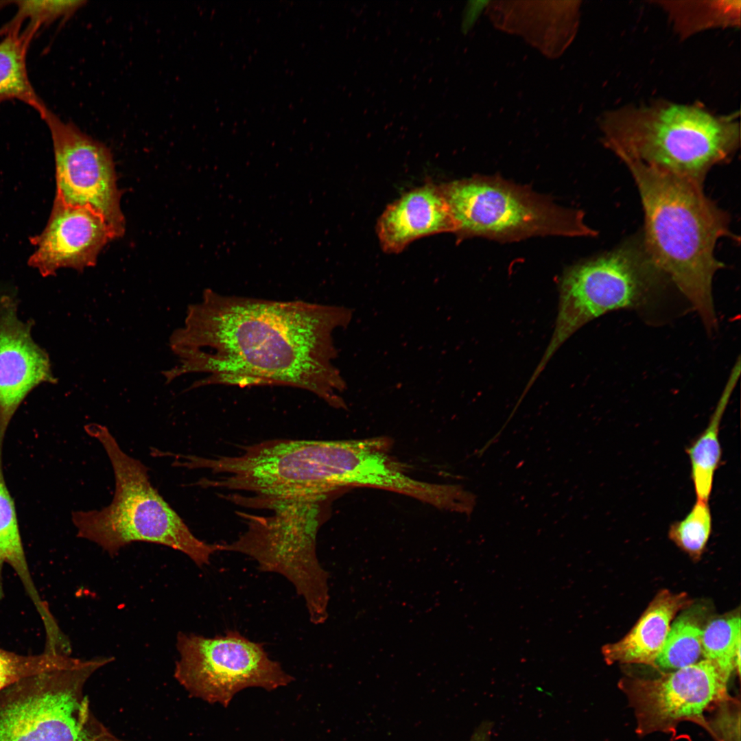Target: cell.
<instances>
[{
	"label": "cell",
	"mask_w": 741,
	"mask_h": 741,
	"mask_svg": "<svg viewBox=\"0 0 741 741\" xmlns=\"http://www.w3.org/2000/svg\"><path fill=\"white\" fill-rule=\"evenodd\" d=\"M349 309L304 301L226 296L204 290L169 338L180 364L161 372L165 384L206 373L187 390L211 384L278 385L309 391L338 408L344 382L333 364V333Z\"/></svg>",
	"instance_id": "cell-1"
},
{
	"label": "cell",
	"mask_w": 741,
	"mask_h": 741,
	"mask_svg": "<svg viewBox=\"0 0 741 741\" xmlns=\"http://www.w3.org/2000/svg\"><path fill=\"white\" fill-rule=\"evenodd\" d=\"M644 211L642 244L654 266L691 303L708 333L717 329L712 294L715 274L725 267L715 256L717 242L738 237L730 217L703 186L637 161L624 159Z\"/></svg>",
	"instance_id": "cell-2"
},
{
	"label": "cell",
	"mask_w": 741,
	"mask_h": 741,
	"mask_svg": "<svg viewBox=\"0 0 741 741\" xmlns=\"http://www.w3.org/2000/svg\"><path fill=\"white\" fill-rule=\"evenodd\" d=\"M738 115L703 105L658 100L628 105L604 115V143L631 159L703 185L708 172L729 161L740 143Z\"/></svg>",
	"instance_id": "cell-3"
},
{
	"label": "cell",
	"mask_w": 741,
	"mask_h": 741,
	"mask_svg": "<svg viewBox=\"0 0 741 741\" xmlns=\"http://www.w3.org/2000/svg\"><path fill=\"white\" fill-rule=\"evenodd\" d=\"M84 429L104 447L113 469L115 490L108 506L73 512L77 536L96 543L110 556L133 542L143 541L181 552L200 567L208 565L220 544L207 543L191 532L152 486L148 468L125 453L106 427L92 423Z\"/></svg>",
	"instance_id": "cell-4"
},
{
	"label": "cell",
	"mask_w": 741,
	"mask_h": 741,
	"mask_svg": "<svg viewBox=\"0 0 741 741\" xmlns=\"http://www.w3.org/2000/svg\"><path fill=\"white\" fill-rule=\"evenodd\" d=\"M326 497L239 499L267 508L270 513H241L245 531L234 541L220 544V552L245 554L263 572L279 574L290 581L305 601L310 621L328 618V573L316 554V537L322 524Z\"/></svg>",
	"instance_id": "cell-5"
},
{
	"label": "cell",
	"mask_w": 741,
	"mask_h": 741,
	"mask_svg": "<svg viewBox=\"0 0 741 741\" xmlns=\"http://www.w3.org/2000/svg\"><path fill=\"white\" fill-rule=\"evenodd\" d=\"M110 657L66 665L0 692V741H121L93 715L85 683Z\"/></svg>",
	"instance_id": "cell-6"
},
{
	"label": "cell",
	"mask_w": 741,
	"mask_h": 741,
	"mask_svg": "<svg viewBox=\"0 0 741 741\" xmlns=\"http://www.w3.org/2000/svg\"><path fill=\"white\" fill-rule=\"evenodd\" d=\"M668 279L642 242H628L567 270L560 281L559 306L550 342L532 378L556 350L589 321L613 310L652 307Z\"/></svg>",
	"instance_id": "cell-7"
},
{
	"label": "cell",
	"mask_w": 741,
	"mask_h": 741,
	"mask_svg": "<svg viewBox=\"0 0 741 741\" xmlns=\"http://www.w3.org/2000/svg\"><path fill=\"white\" fill-rule=\"evenodd\" d=\"M462 236L517 240L537 235L594 236L580 211L495 177H474L441 187Z\"/></svg>",
	"instance_id": "cell-8"
},
{
	"label": "cell",
	"mask_w": 741,
	"mask_h": 741,
	"mask_svg": "<svg viewBox=\"0 0 741 741\" xmlns=\"http://www.w3.org/2000/svg\"><path fill=\"white\" fill-rule=\"evenodd\" d=\"M174 677L193 697L227 707L241 691L257 687L271 692L294 677L272 659L263 644L237 631L213 637L180 632Z\"/></svg>",
	"instance_id": "cell-9"
},
{
	"label": "cell",
	"mask_w": 741,
	"mask_h": 741,
	"mask_svg": "<svg viewBox=\"0 0 741 741\" xmlns=\"http://www.w3.org/2000/svg\"><path fill=\"white\" fill-rule=\"evenodd\" d=\"M729 677L714 662H698L657 677H625L619 683L633 709L637 733L675 731L683 721L703 727L706 714L729 696Z\"/></svg>",
	"instance_id": "cell-10"
},
{
	"label": "cell",
	"mask_w": 741,
	"mask_h": 741,
	"mask_svg": "<svg viewBox=\"0 0 741 741\" xmlns=\"http://www.w3.org/2000/svg\"><path fill=\"white\" fill-rule=\"evenodd\" d=\"M38 114L52 140L56 197L69 204L91 206L104 217L116 238L123 236L126 221L109 148L47 106Z\"/></svg>",
	"instance_id": "cell-11"
},
{
	"label": "cell",
	"mask_w": 741,
	"mask_h": 741,
	"mask_svg": "<svg viewBox=\"0 0 741 741\" xmlns=\"http://www.w3.org/2000/svg\"><path fill=\"white\" fill-rule=\"evenodd\" d=\"M115 235L104 217L89 205H71L55 196L43 232L32 238L36 246L28 263L43 277L62 268L78 271L94 266L104 246Z\"/></svg>",
	"instance_id": "cell-12"
},
{
	"label": "cell",
	"mask_w": 741,
	"mask_h": 741,
	"mask_svg": "<svg viewBox=\"0 0 741 741\" xmlns=\"http://www.w3.org/2000/svg\"><path fill=\"white\" fill-rule=\"evenodd\" d=\"M31 325L17 316L16 303L0 301V470L8 426L27 395L41 383L54 384L47 353L32 340Z\"/></svg>",
	"instance_id": "cell-13"
},
{
	"label": "cell",
	"mask_w": 741,
	"mask_h": 741,
	"mask_svg": "<svg viewBox=\"0 0 741 741\" xmlns=\"http://www.w3.org/2000/svg\"><path fill=\"white\" fill-rule=\"evenodd\" d=\"M456 230L441 187L432 184L413 189L390 204L377 228L380 243L389 252L401 251L419 237Z\"/></svg>",
	"instance_id": "cell-14"
},
{
	"label": "cell",
	"mask_w": 741,
	"mask_h": 741,
	"mask_svg": "<svg viewBox=\"0 0 741 741\" xmlns=\"http://www.w3.org/2000/svg\"><path fill=\"white\" fill-rule=\"evenodd\" d=\"M691 604L692 600L685 592L660 590L625 636L602 646L604 661L609 665L637 663L655 668L671 622Z\"/></svg>",
	"instance_id": "cell-15"
},
{
	"label": "cell",
	"mask_w": 741,
	"mask_h": 741,
	"mask_svg": "<svg viewBox=\"0 0 741 741\" xmlns=\"http://www.w3.org/2000/svg\"><path fill=\"white\" fill-rule=\"evenodd\" d=\"M740 357L734 364L705 430L686 448L696 499L709 502L714 474L722 456L719 430L722 416L740 378Z\"/></svg>",
	"instance_id": "cell-16"
},
{
	"label": "cell",
	"mask_w": 741,
	"mask_h": 741,
	"mask_svg": "<svg viewBox=\"0 0 741 741\" xmlns=\"http://www.w3.org/2000/svg\"><path fill=\"white\" fill-rule=\"evenodd\" d=\"M10 566L16 574L33 603L43 624H50L54 617L48 604L42 598L30 573L25 556L14 500L0 470V598L3 595V569Z\"/></svg>",
	"instance_id": "cell-17"
},
{
	"label": "cell",
	"mask_w": 741,
	"mask_h": 741,
	"mask_svg": "<svg viewBox=\"0 0 741 741\" xmlns=\"http://www.w3.org/2000/svg\"><path fill=\"white\" fill-rule=\"evenodd\" d=\"M0 40V106L18 100L38 113L46 104L28 75L27 55L32 39L21 32L8 33Z\"/></svg>",
	"instance_id": "cell-18"
},
{
	"label": "cell",
	"mask_w": 741,
	"mask_h": 741,
	"mask_svg": "<svg viewBox=\"0 0 741 741\" xmlns=\"http://www.w3.org/2000/svg\"><path fill=\"white\" fill-rule=\"evenodd\" d=\"M668 13L681 38L709 28L739 26L740 1H662L657 2Z\"/></svg>",
	"instance_id": "cell-19"
},
{
	"label": "cell",
	"mask_w": 741,
	"mask_h": 741,
	"mask_svg": "<svg viewBox=\"0 0 741 741\" xmlns=\"http://www.w3.org/2000/svg\"><path fill=\"white\" fill-rule=\"evenodd\" d=\"M703 628L697 612L687 610L680 614L670 626L655 668L672 671L698 662Z\"/></svg>",
	"instance_id": "cell-20"
},
{
	"label": "cell",
	"mask_w": 741,
	"mask_h": 741,
	"mask_svg": "<svg viewBox=\"0 0 741 741\" xmlns=\"http://www.w3.org/2000/svg\"><path fill=\"white\" fill-rule=\"evenodd\" d=\"M740 613L714 619L704 626L702 635V657L714 662L729 677L740 672Z\"/></svg>",
	"instance_id": "cell-21"
},
{
	"label": "cell",
	"mask_w": 741,
	"mask_h": 741,
	"mask_svg": "<svg viewBox=\"0 0 741 741\" xmlns=\"http://www.w3.org/2000/svg\"><path fill=\"white\" fill-rule=\"evenodd\" d=\"M16 12L0 27V37L21 32L33 40L40 30L71 17L86 3L84 0L14 1Z\"/></svg>",
	"instance_id": "cell-22"
},
{
	"label": "cell",
	"mask_w": 741,
	"mask_h": 741,
	"mask_svg": "<svg viewBox=\"0 0 741 741\" xmlns=\"http://www.w3.org/2000/svg\"><path fill=\"white\" fill-rule=\"evenodd\" d=\"M712 528L709 502L697 500L681 520L672 523L669 539L694 561L701 559Z\"/></svg>",
	"instance_id": "cell-23"
},
{
	"label": "cell",
	"mask_w": 741,
	"mask_h": 741,
	"mask_svg": "<svg viewBox=\"0 0 741 741\" xmlns=\"http://www.w3.org/2000/svg\"><path fill=\"white\" fill-rule=\"evenodd\" d=\"M71 658V655L45 652L24 655L0 647V692L25 678L59 668Z\"/></svg>",
	"instance_id": "cell-24"
},
{
	"label": "cell",
	"mask_w": 741,
	"mask_h": 741,
	"mask_svg": "<svg viewBox=\"0 0 741 741\" xmlns=\"http://www.w3.org/2000/svg\"><path fill=\"white\" fill-rule=\"evenodd\" d=\"M739 701L729 696L714 709V714L706 719L704 728L716 741H740V708Z\"/></svg>",
	"instance_id": "cell-25"
},
{
	"label": "cell",
	"mask_w": 741,
	"mask_h": 741,
	"mask_svg": "<svg viewBox=\"0 0 741 741\" xmlns=\"http://www.w3.org/2000/svg\"><path fill=\"white\" fill-rule=\"evenodd\" d=\"M492 725L481 724L473 733L469 741H491Z\"/></svg>",
	"instance_id": "cell-26"
},
{
	"label": "cell",
	"mask_w": 741,
	"mask_h": 741,
	"mask_svg": "<svg viewBox=\"0 0 741 741\" xmlns=\"http://www.w3.org/2000/svg\"><path fill=\"white\" fill-rule=\"evenodd\" d=\"M331 463H332V440H331ZM331 465H332V464H331ZM332 471H333V466H332ZM333 482H334V480H333ZM334 484H335V483H334ZM335 486H336V485H335ZM336 489H337V488H336Z\"/></svg>",
	"instance_id": "cell-27"
}]
</instances>
